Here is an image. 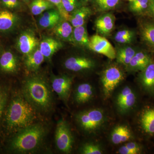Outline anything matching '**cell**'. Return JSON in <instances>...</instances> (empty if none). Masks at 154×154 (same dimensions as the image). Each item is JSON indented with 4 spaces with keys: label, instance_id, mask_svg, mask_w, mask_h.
Wrapping results in <instances>:
<instances>
[{
    "label": "cell",
    "instance_id": "obj_6",
    "mask_svg": "<svg viewBox=\"0 0 154 154\" xmlns=\"http://www.w3.org/2000/svg\"><path fill=\"white\" fill-rule=\"evenodd\" d=\"M124 74L118 67L112 66L104 71L102 77L103 91L105 97H108L124 79Z\"/></svg>",
    "mask_w": 154,
    "mask_h": 154
},
{
    "label": "cell",
    "instance_id": "obj_20",
    "mask_svg": "<svg viewBox=\"0 0 154 154\" xmlns=\"http://www.w3.org/2000/svg\"><path fill=\"white\" fill-rule=\"evenodd\" d=\"M18 21L17 14L7 10L0 11V31L7 32L13 30Z\"/></svg>",
    "mask_w": 154,
    "mask_h": 154
},
{
    "label": "cell",
    "instance_id": "obj_1",
    "mask_svg": "<svg viewBox=\"0 0 154 154\" xmlns=\"http://www.w3.org/2000/svg\"><path fill=\"white\" fill-rule=\"evenodd\" d=\"M36 110L22 93H11L2 121L6 132L16 134L34 124Z\"/></svg>",
    "mask_w": 154,
    "mask_h": 154
},
{
    "label": "cell",
    "instance_id": "obj_7",
    "mask_svg": "<svg viewBox=\"0 0 154 154\" xmlns=\"http://www.w3.org/2000/svg\"><path fill=\"white\" fill-rule=\"evenodd\" d=\"M88 48L94 52L113 60L116 58V49L105 36L95 34L90 38Z\"/></svg>",
    "mask_w": 154,
    "mask_h": 154
},
{
    "label": "cell",
    "instance_id": "obj_21",
    "mask_svg": "<svg viewBox=\"0 0 154 154\" xmlns=\"http://www.w3.org/2000/svg\"><path fill=\"white\" fill-rule=\"evenodd\" d=\"M45 59L39 48H36L32 52L26 55L25 60V66L30 71H35L39 68Z\"/></svg>",
    "mask_w": 154,
    "mask_h": 154
},
{
    "label": "cell",
    "instance_id": "obj_27",
    "mask_svg": "<svg viewBox=\"0 0 154 154\" xmlns=\"http://www.w3.org/2000/svg\"><path fill=\"white\" fill-rule=\"evenodd\" d=\"M11 95V87L8 85L0 83V122L8 103Z\"/></svg>",
    "mask_w": 154,
    "mask_h": 154
},
{
    "label": "cell",
    "instance_id": "obj_32",
    "mask_svg": "<svg viewBox=\"0 0 154 154\" xmlns=\"http://www.w3.org/2000/svg\"><path fill=\"white\" fill-rule=\"evenodd\" d=\"M149 0H134L130 2V10L135 13H140L149 7Z\"/></svg>",
    "mask_w": 154,
    "mask_h": 154
},
{
    "label": "cell",
    "instance_id": "obj_28",
    "mask_svg": "<svg viewBox=\"0 0 154 154\" xmlns=\"http://www.w3.org/2000/svg\"><path fill=\"white\" fill-rule=\"evenodd\" d=\"M54 5L48 0H34L30 4V8L33 15L37 16L45 11L53 9Z\"/></svg>",
    "mask_w": 154,
    "mask_h": 154
},
{
    "label": "cell",
    "instance_id": "obj_23",
    "mask_svg": "<svg viewBox=\"0 0 154 154\" xmlns=\"http://www.w3.org/2000/svg\"><path fill=\"white\" fill-rule=\"evenodd\" d=\"M140 124L145 132L154 134V107H148L143 110L140 116Z\"/></svg>",
    "mask_w": 154,
    "mask_h": 154
},
{
    "label": "cell",
    "instance_id": "obj_15",
    "mask_svg": "<svg viewBox=\"0 0 154 154\" xmlns=\"http://www.w3.org/2000/svg\"><path fill=\"white\" fill-rule=\"evenodd\" d=\"M62 19L57 10L51 9L45 11L40 16L38 24L44 29H52Z\"/></svg>",
    "mask_w": 154,
    "mask_h": 154
},
{
    "label": "cell",
    "instance_id": "obj_18",
    "mask_svg": "<svg viewBox=\"0 0 154 154\" xmlns=\"http://www.w3.org/2000/svg\"><path fill=\"white\" fill-rule=\"evenodd\" d=\"M73 29L69 21L63 19L53 28V32L62 40L73 43Z\"/></svg>",
    "mask_w": 154,
    "mask_h": 154
},
{
    "label": "cell",
    "instance_id": "obj_4",
    "mask_svg": "<svg viewBox=\"0 0 154 154\" xmlns=\"http://www.w3.org/2000/svg\"><path fill=\"white\" fill-rule=\"evenodd\" d=\"M55 142L60 151L69 153L72 148L73 140L71 131L69 125L64 119L58 121L55 131Z\"/></svg>",
    "mask_w": 154,
    "mask_h": 154
},
{
    "label": "cell",
    "instance_id": "obj_35",
    "mask_svg": "<svg viewBox=\"0 0 154 154\" xmlns=\"http://www.w3.org/2000/svg\"><path fill=\"white\" fill-rule=\"evenodd\" d=\"M82 153L84 154H101L102 151L99 146L93 143L86 144L82 148Z\"/></svg>",
    "mask_w": 154,
    "mask_h": 154
},
{
    "label": "cell",
    "instance_id": "obj_16",
    "mask_svg": "<svg viewBox=\"0 0 154 154\" xmlns=\"http://www.w3.org/2000/svg\"><path fill=\"white\" fill-rule=\"evenodd\" d=\"M142 72L140 82L144 89L151 94H154V62L151 60Z\"/></svg>",
    "mask_w": 154,
    "mask_h": 154
},
{
    "label": "cell",
    "instance_id": "obj_40",
    "mask_svg": "<svg viewBox=\"0 0 154 154\" xmlns=\"http://www.w3.org/2000/svg\"><path fill=\"white\" fill-rule=\"evenodd\" d=\"M128 1H129L130 2H132V1H134V0H128Z\"/></svg>",
    "mask_w": 154,
    "mask_h": 154
},
{
    "label": "cell",
    "instance_id": "obj_5",
    "mask_svg": "<svg viewBox=\"0 0 154 154\" xmlns=\"http://www.w3.org/2000/svg\"><path fill=\"white\" fill-rule=\"evenodd\" d=\"M77 118L83 129L91 131L101 126L104 122L105 116L102 110L94 109L81 112L77 116Z\"/></svg>",
    "mask_w": 154,
    "mask_h": 154
},
{
    "label": "cell",
    "instance_id": "obj_12",
    "mask_svg": "<svg viewBox=\"0 0 154 154\" xmlns=\"http://www.w3.org/2000/svg\"><path fill=\"white\" fill-rule=\"evenodd\" d=\"M136 101L135 94L132 89L128 86L123 88L117 96V105L123 112L130 110L134 106Z\"/></svg>",
    "mask_w": 154,
    "mask_h": 154
},
{
    "label": "cell",
    "instance_id": "obj_39",
    "mask_svg": "<svg viewBox=\"0 0 154 154\" xmlns=\"http://www.w3.org/2000/svg\"><path fill=\"white\" fill-rule=\"evenodd\" d=\"M85 1H87V2H89V1H92V0H85Z\"/></svg>",
    "mask_w": 154,
    "mask_h": 154
},
{
    "label": "cell",
    "instance_id": "obj_3",
    "mask_svg": "<svg viewBox=\"0 0 154 154\" xmlns=\"http://www.w3.org/2000/svg\"><path fill=\"white\" fill-rule=\"evenodd\" d=\"M46 134L41 124L34 123L18 131L11 141L10 148L16 152L25 153L37 149Z\"/></svg>",
    "mask_w": 154,
    "mask_h": 154
},
{
    "label": "cell",
    "instance_id": "obj_34",
    "mask_svg": "<svg viewBox=\"0 0 154 154\" xmlns=\"http://www.w3.org/2000/svg\"><path fill=\"white\" fill-rule=\"evenodd\" d=\"M62 3L65 10L69 14L81 7L79 0H62Z\"/></svg>",
    "mask_w": 154,
    "mask_h": 154
},
{
    "label": "cell",
    "instance_id": "obj_13",
    "mask_svg": "<svg viewBox=\"0 0 154 154\" xmlns=\"http://www.w3.org/2000/svg\"><path fill=\"white\" fill-rule=\"evenodd\" d=\"M19 68L18 59L10 51H6L0 57V69L4 72L14 74Z\"/></svg>",
    "mask_w": 154,
    "mask_h": 154
},
{
    "label": "cell",
    "instance_id": "obj_38",
    "mask_svg": "<svg viewBox=\"0 0 154 154\" xmlns=\"http://www.w3.org/2000/svg\"><path fill=\"white\" fill-rule=\"evenodd\" d=\"M149 8L151 11L152 14L154 16V0H152L150 1Z\"/></svg>",
    "mask_w": 154,
    "mask_h": 154
},
{
    "label": "cell",
    "instance_id": "obj_36",
    "mask_svg": "<svg viewBox=\"0 0 154 154\" xmlns=\"http://www.w3.org/2000/svg\"><path fill=\"white\" fill-rule=\"evenodd\" d=\"M57 8L63 19L69 21L70 14L67 13L64 8L63 5L62 0H48Z\"/></svg>",
    "mask_w": 154,
    "mask_h": 154
},
{
    "label": "cell",
    "instance_id": "obj_37",
    "mask_svg": "<svg viewBox=\"0 0 154 154\" xmlns=\"http://www.w3.org/2000/svg\"><path fill=\"white\" fill-rule=\"evenodd\" d=\"M3 5L9 9H14L19 5L18 0H2Z\"/></svg>",
    "mask_w": 154,
    "mask_h": 154
},
{
    "label": "cell",
    "instance_id": "obj_11",
    "mask_svg": "<svg viewBox=\"0 0 154 154\" xmlns=\"http://www.w3.org/2000/svg\"><path fill=\"white\" fill-rule=\"evenodd\" d=\"M115 17L110 13H105L98 17L95 22L97 32L102 36H109L115 26Z\"/></svg>",
    "mask_w": 154,
    "mask_h": 154
},
{
    "label": "cell",
    "instance_id": "obj_26",
    "mask_svg": "<svg viewBox=\"0 0 154 154\" xmlns=\"http://www.w3.org/2000/svg\"><path fill=\"white\" fill-rule=\"evenodd\" d=\"M72 37L73 43L82 47L88 48L90 38L85 25L74 28Z\"/></svg>",
    "mask_w": 154,
    "mask_h": 154
},
{
    "label": "cell",
    "instance_id": "obj_29",
    "mask_svg": "<svg viewBox=\"0 0 154 154\" xmlns=\"http://www.w3.org/2000/svg\"><path fill=\"white\" fill-rule=\"evenodd\" d=\"M135 38V33L133 30L123 29L119 30L114 35V39L120 44H129L132 43Z\"/></svg>",
    "mask_w": 154,
    "mask_h": 154
},
{
    "label": "cell",
    "instance_id": "obj_30",
    "mask_svg": "<svg viewBox=\"0 0 154 154\" xmlns=\"http://www.w3.org/2000/svg\"><path fill=\"white\" fill-rule=\"evenodd\" d=\"M119 0H94L95 8L98 12H104L115 8Z\"/></svg>",
    "mask_w": 154,
    "mask_h": 154
},
{
    "label": "cell",
    "instance_id": "obj_10",
    "mask_svg": "<svg viewBox=\"0 0 154 154\" xmlns=\"http://www.w3.org/2000/svg\"><path fill=\"white\" fill-rule=\"evenodd\" d=\"M38 44V39L34 33L30 30H27L19 36L17 46L19 51L26 55L36 49Z\"/></svg>",
    "mask_w": 154,
    "mask_h": 154
},
{
    "label": "cell",
    "instance_id": "obj_8",
    "mask_svg": "<svg viewBox=\"0 0 154 154\" xmlns=\"http://www.w3.org/2000/svg\"><path fill=\"white\" fill-rule=\"evenodd\" d=\"M72 79L66 75L54 76L51 79V88L61 100L66 102L70 93Z\"/></svg>",
    "mask_w": 154,
    "mask_h": 154
},
{
    "label": "cell",
    "instance_id": "obj_25",
    "mask_svg": "<svg viewBox=\"0 0 154 154\" xmlns=\"http://www.w3.org/2000/svg\"><path fill=\"white\" fill-rule=\"evenodd\" d=\"M132 135L129 128L124 125L116 127L112 131L111 140L115 144L125 142L130 139Z\"/></svg>",
    "mask_w": 154,
    "mask_h": 154
},
{
    "label": "cell",
    "instance_id": "obj_41",
    "mask_svg": "<svg viewBox=\"0 0 154 154\" xmlns=\"http://www.w3.org/2000/svg\"><path fill=\"white\" fill-rule=\"evenodd\" d=\"M24 1H25V2H28L29 0H24Z\"/></svg>",
    "mask_w": 154,
    "mask_h": 154
},
{
    "label": "cell",
    "instance_id": "obj_19",
    "mask_svg": "<svg viewBox=\"0 0 154 154\" xmlns=\"http://www.w3.org/2000/svg\"><path fill=\"white\" fill-rule=\"evenodd\" d=\"M90 8L81 6L70 14L69 22L74 28L85 25L88 18L92 15Z\"/></svg>",
    "mask_w": 154,
    "mask_h": 154
},
{
    "label": "cell",
    "instance_id": "obj_22",
    "mask_svg": "<svg viewBox=\"0 0 154 154\" xmlns=\"http://www.w3.org/2000/svg\"><path fill=\"white\" fill-rule=\"evenodd\" d=\"M94 95L93 87L89 83H83L77 87L75 99L78 104H83L90 101Z\"/></svg>",
    "mask_w": 154,
    "mask_h": 154
},
{
    "label": "cell",
    "instance_id": "obj_9",
    "mask_svg": "<svg viewBox=\"0 0 154 154\" xmlns=\"http://www.w3.org/2000/svg\"><path fill=\"white\" fill-rule=\"evenodd\" d=\"M64 66L70 71H85L94 69L95 63L92 59L87 57L72 56L68 58L65 61Z\"/></svg>",
    "mask_w": 154,
    "mask_h": 154
},
{
    "label": "cell",
    "instance_id": "obj_24",
    "mask_svg": "<svg viewBox=\"0 0 154 154\" xmlns=\"http://www.w3.org/2000/svg\"><path fill=\"white\" fill-rule=\"evenodd\" d=\"M136 52V49L131 46H122L116 50L115 59L119 63L127 67Z\"/></svg>",
    "mask_w": 154,
    "mask_h": 154
},
{
    "label": "cell",
    "instance_id": "obj_33",
    "mask_svg": "<svg viewBox=\"0 0 154 154\" xmlns=\"http://www.w3.org/2000/svg\"><path fill=\"white\" fill-rule=\"evenodd\" d=\"M141 152L140 146L135 142L126 144L119 148V153L120 154H138Z\"/></svg>",
    "mask_w": 154,
    "mask_h": 154
},
{
    "label": "cell",
    "instance_id": "obj_2",
    "mask_svg": "<svg viewBox=\"0 0 154 154\" xmlns=\"http://www.w3.org/2000/svg\"><path fill=\"white\" fill-rule=\"evenodd\" d=\"M22 93L36 110L47 112L52 108L51 88L42 77L34 76L27 79L22 85Z\"/></svg>",
    "mask_w": 154,
    "mask_h": 154
},
{
    "label": "cell",
    "instance_id": "obj_14",
    "mask_svg": "<svg viewBox=\"0 0 154 154\" xmlns=\"http://www.w3.org/2000/svg\"><path fill=\"white\" fill-rule=\"evenodd\" d=\"M63 46L60 41L52 37H45L42 40L39 49L45 59H50Z\"/></svg>",
    "mask_w": 154,
    "mask_h": 154
},
{
    "label": "cell",
    "instance_id": "obj_17",
    "mask_svg": "<svg viewBox=\"0 0 154 154\" xmlns=\"http://www.w3.org/2000/svg\"><path fill=\"white\" fill-rule=\"evenodd\" d=\"M149 56L143 51H137L127 67L131 71H142L151 61Z\"/></svg>",
    "mask_w": 154,
    "mask_h": 154
},
{
    "label": "cell",
    "instance_id": "obj_42",
    "mask_svg": "<svg viewBox=\"0 0 154 154\" xmlns=\"http://www.w3.org/2000/svg\"><path fill=\"white\" fill-rule=\"evenodd\" d=\"M149 1H152V0H149Z\"/></svg>",
    "mask_w": 154,
    "mask_h": 154
},
{
    "label": "cell",
    "instance_id": "obj_31",
    "mask_svg": "<svg viewBox=\"0 0 154 154\" xmlns=\"http://www.w3.org/2000/svg\"><path fill=\"white\" fill-rule=\"evenodd\" d=\"M141 36L144 41L151 46H154V25L147 23L142 27Z\"/></svg>",
    "mask_w": 154,
    "mask_h": 154
}]
</instances>
